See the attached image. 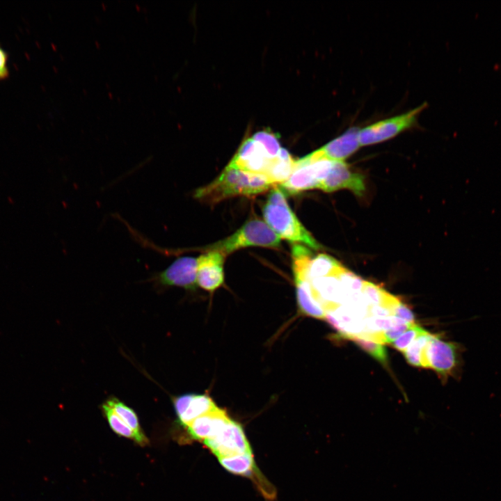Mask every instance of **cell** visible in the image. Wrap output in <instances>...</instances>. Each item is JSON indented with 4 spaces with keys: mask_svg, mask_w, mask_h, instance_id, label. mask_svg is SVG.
Here are the masks:
<instances>
[{
    "mask_svg": "<svg viewBox=\"0 0 501 501\" xmlns=\"http://www.w3.org/2000/svg\"><path fill=\"white\" fill-rule=\"evenodd\" d=\"M226 255L209 250L197 258V285L212 292L224 283L223 264Z\"/></svg>",
    "mask_w": 501,
    "mask_h": 501,
    "instance_id": "cell-12",
    "label": "cell"
},
{
    "mask_svg": "<svg viewBox=\"0 0 501 501\" xmlns=\"http://www.w3.org/2000/svg\"><path fill=\"white\" fill-rule=\"evenodd\" d=\"M333 162L327 159L310 160L305 156L296 160L292 173L280 185L283 191L292 195L318 189L330 172Z\"/></svg>",
    "mask_w": 501,
    "mask_h": 501,
    "instance_id": "cell-6",
    "label": "cell"
},
{
    "mask_svg": "<svg viewBox=\"0 0 501 501\" xmlns=\"http://www.w3.org/2000/svg\"><path fill=\"white\" fill-rule=\"evenodd\" d=\"M202 443L218 459L252 453L242 427L232 419L216 436Z\"/></svg>",
    "mask_w": 501,
    "mask_h": 501,
    "instance_id": "cell-8",
    "label": "cell"
},
{
    "mask_svg": "<svg viewBox=\"0 0 501 501\" xmlns=\"http://www.w3.org/2000/svg\"><path fill=\"white\" fill-rule=\"evenodd\" d=\"M318 189L326 192L349 189L356 195L362 196L366 187L362 174L352 171L344 161H334L330 172Z\"/></svg>",
    "mask_w": 501,
    "mask_h": 501,
    "instance_id": "cell-11",
    "label": "cell"
},
{
    "mask_svg": "<svg viewBox=\"0 0 501 501\" xmlns=\"http://www.w3.org/2000/svg\"><path fill=\"white\" fill-rule=\"evenodd\" d=\"M424 331V329L414 324L391 344L394 348L404 352Z\"/></svg>",
    "mask_w": 501,
    "mask_h": 501,
    "instance_id": "cell-25",
    "label": "cell"
},
{
    "mask_svg": "<svg viewBox=\"0 0 501 501\" xmlns=\"http://www.w3.org/2000/svg\"><path fill=\"white\" fill-rule=\"evenodd\" d=\"M275 186L266 176L225 167L211 183L199 188L194 197L200 202L215 205L234 196H251Z\"/></svg>",
    "mask_w": 501,
    "mask_h": 501,
    "instance_id": "cell-1",
    "label": "cell"
},
{
    "mask_svg": "<svg viewBox=\"0 0 501 501\" xmlns=\"http://www.w3.org/2000/svg\"><path fill=\"white\" fill-rule=\"evenodd\" d=\"M361 292L363 298L369 308L381 305L391 311L392 307L400 301L380 286L369 281L365 280Z\"/></svg>",
    "mask_w": 501,
    "mask_h": 501,
    "instance_id": "cell-20",
    "label": "cell"
},
{
    "mask_svg": "<svg viewBox=\"0 0 501 501\" xmlns=\"http://www.w3.org/2000/svg\"><path fill=\"white\" fill-rule=\"evenodd\" d=\"M8 58V51L0 44V81H6L10 77Z\"/></svg>",
    "mask_w": 501,
    "mask_h": 501,
    "instance_id": "cell-28",
    "label": "cell"
},
{
    "mask_svg": "<svg viewBox=\"0 0 501 501\" xmlns=\"http://www.w3.org/2000/svg\"><path fill=\"white\" fill-rule=\"evenodd\" d=\"M162 286H177L194 289L197 285V258L189 256L176 259L154 278Z\"/></svg>",
    "mask_w": 501,
    "mask_h": 501,
    "instance_id": "cell-10",
    "label": "cell"
},
{
    "mask_svg": "<svg viewBox=\"0 0 501 501\" xmlns=\"http://www.w3.org/2000/svg\"><path fill=\"white\" fill-rule=\"evenodd\" d=\"M392 315L401 319L408 323L415 324V317L412 311L401 301H399L392 308Z\"/></svg>",
    "mask_w": 501,
    "mask_h": 501,
    "instance_id": "cell-27",
    "label": "cell"
},
{
    "mask_svg": "<svg viewBox=\"0 0 501 501\" xmlns=\"http://www.w3.org/2000/svg\"><path fill=\"white\" fill-rule=\"evenodd\" d=\"M272 159L257 142L248 138L242 142L227 167L265 176Z\"/></svg>",
    "mask_w": 501,
    "mask_h": 501,
    "instance_id": "cell-9",
    "label": "cell"
},
{
    "mask_svg": "<svg viewBox=\"0 0 501 501\" xmlns=\"http://www.w3.org/2000/svg\"><path fill=\"white\" fill-rule=\"evenodd\" d=\"M106 403L134 431L140 445L144 446L148 444V439L141 428L138 417L131 408L115 397L109 398Z\"/></svg>",
    "mask_w": 501,
    "mask_h": 501,
    "instance_id": "cell-19",
    "label": "cell"
},
{
    "mask_svg": "<svg viewBox=\"0 0 501 501\" xmlns=\"http://www.w3.org/2000/svg\"><path fill=\"white\" fill-rule=\"evenodd\" d=\"M344 267L334 257L319 253L312 257L308 267V276L310 280L337 276Z\"/></svg>",
    "mask_w": 501,
    "mask_h": 501,
    "instance_id": "cell-18",
    "label": "cell"
},
{
    "mask_svg": "<svg viewBox=\"0 0 501 501\" xmlns=\"http://www.w3.org/2000/svg\"><path fill=\"white\" fill-rule=\"evenodd\" d=\"M252 138L262 147L269 158L273 159L278 156L282 148L276 134L270 130H262L255 133Z\"/></svg>",
    "mask_w": 501,
    "mask_h": 501,
    "instance_id": "cell-23",
    "label": "cell"
},
{
    "mask_svg": "<svg viewBox=\"0 0 501 501\" xmlns=\"http://www.w3.org/2000/svg\"><path fill=\"white\" fill-rule=\"evenodd\" d=\"M431 335V333L424 330L403 352L409 364L415 367H423V353Z\"/></svg>",
    "mask_w": 501,
    "mask_h": 501,
    "instance_id": "cell-21",
    "label": "cell"
},
{
    "mask_svg": "<svg viewBox=\"0 0 501 501\" xmlns=\"http://www.w3.org/2000/svg\"><path fill=\"white\" fill-rule=\"evenodd\" d=\"M414 324H410L406 321L398 323L388 330L381 333V338L382 344L392 343L407 331Z\"/></svg>",
    "mask_w": 501,
    "mask_h": 501,
    "instance_id": "cell-26",
    "label": "cell"
},
{
    "mask_svg": "<svg viewBox=\"0 0 501 501\" xmlns=\"http://www.w3.org/2000/svg\"><path fill=\"white\" fill-rule=\"evenodd\" d=\"M280 239L265 221L253 217L232 235L212 245L209 250H218L227 255L248 246L278 248Z\"/></svg>",
    "mask_w": 501,
    "mask_h": 501,
    "instance_id": "cell-4",
    "label": "cell"
},
{
    "mask_svg": "<svg viewBox=\"0 0 501 501\" xmlns=\"http://www.w3.org/2000/svg\"><path fill=\"white\" fill-rule=\"evenodd\" d=\"M230 420L226 411L216 406L192 421L187 432L191 439L203 442L216 436Z\"/></svg>",
    "mask_w": 501,
    "mask_h": 501,
    "instance_id": "cell-15",
    "label": "cell"
},
{
    "mask_svg": "<svg viewBox=\"0 0 501 501\" xmlns=\"http://www.w3.org/2000/svg\"><path fill=\"white\" fill-rule=\"evenodd\" d=\"M358 131L359 129L356 127L350 128L306 157L310 160L327 159L331 161H344L360 147Z\"/></svg>",
    "mask_w": 501,
    "mask_h": 501,
    "instance_id": "cell-13",
    "label": "cell"
},
{
    "mask_svg": "<svg viewBox=\"0 0 501 501\" xmlns=\"http://www.w3.org/2000/svg\"><path fill=\"white\" fill-rule=\"evenodd\" d=\"M383 365L388 363V354L382 344L358 336L348 338Z\"/></svg>",
    "mask_w": 501,
    "mask_h": 501,
    "instance_id": "cell-24",
    "label": "cell"
},
{
    "mask_svg": "<svg viewBox=\"0 0 501 501\" xmlns=\"http://www.w3.org/2000/svg\"><path fill=\"white\" fill-rule=\"evenodd\" d=\"M265 223L280 238L318 250L321 246L299 221L287 202L273 205L266 202L262 207Z\"/></svg>",
    "mask_w": 501,
    "mask_h": 501,
    "instance_id": "cell-3",
    "label": "cell"
},
{
    "mask_svg": "<svg viewBox=\"0 0 501 501\" xmlns=\"http://www.w3.org/2000/svg\"><path fill=\"white\" fill-rule=\"evenodd\" d=\"M102 408L112 430L117 434L134 440L138 444V439L134 431L114 412L111 407L104 402Z\"/></svg>",
    "mask_w": 501,
    "mask_h": 501,
    "instance_id": "cell-22",
    "label": "cell"
},
{
    "mask_svg": "<svg viewBox=\"0 0 501 501\" xmlns=\"http://www.w3.org/2000/svg\"><path fill=\"white\" fill-rule=\"evenodd\" d=\"M460 351L457 344L443 340L438 334H431L424 351L422 367L434 369L446 380L459 367Z\"/></svg>",
    "mask_w": 501,
    "mask_h": 501,
    "instance_id": "cell-7",
    "label": "cell"
},
{
    "mask_svg": "<svg viewBox=\"0 0 501 501\" xmlns=\"http://www.w3.org/2000/svg\"><path fill=\"white\" fill-rule=\"evenodd\" d=\"M311 283L316 299L325 310L344 303V293L337 276L312 279Z\"/></svg>",
    "mask_w": 501,
    "mask_h": 501,
    "instance_id": "cell-16",
    "label": "cell"
},
{
    "mask_svg": "<svg viewBox=\"0 0 501 501\" xmlns=\"http://www.w3.org/2000/svg\"><path fill=\"white\" fill-rule=\"evenodd\" d=\"M294 160L288 151L281 148L278 156L273 158L265 176L274 184L285 182L292 173L295 167Z\"/></svg>",
    "mask_w": 501,
    "mask_h": 501,
    "instance_id": "cell-17",
    "label": "cell"
},
{
    "mask_svg": "<svg viewBox=\"0 0 501 501\" xmlns=\"http://www.w3.org/2000/svg\"><path fill=\"white\" fill-rule=\"evenodd\" d=\"M312 255L303 245L294 244L292 246V268L299 310L305 316L321 319L325 318L326 310L315 296L308 273Z\"/></svg>",
    "mask_w": 501,
    "mask_h": 501,
    "instance_id": "cell-2",
    "label": "cell"
},
{
    "mask_svg": "<svg viewBox=\"0 0 501 501\" xmlns=\"http://www.w3.org/2000/svg\"><path fill=\"white\" fill-rule=\"evenodd\" d=\"M426 106V104H422L407 112L379 120L360 129L358 131L360 145L366 146L381 143L410 129L415 125L419 115Z\"/></svg>",
    "mask_w": 501,
    "mask_h": 501,
    "instance_id": "cell-5",
    "label": "cell"
},
{
    "mask_svg": "<svg viewBox=\"0 0 501 501\" xmlns=\"http://www.w3.org/2000/svg\"><path fill=\"white\" fill-rule=\"evenodd\" d=\"M174 408L178 422L186 427L192 421L213 409L217 406L207 395L186 394L173 400Z\"/></svg>",
    "mask_w": 501,
    "mask_h": 501,
    "instance_id": "cell-14",
    "label": "cell"
}]
</instances>
